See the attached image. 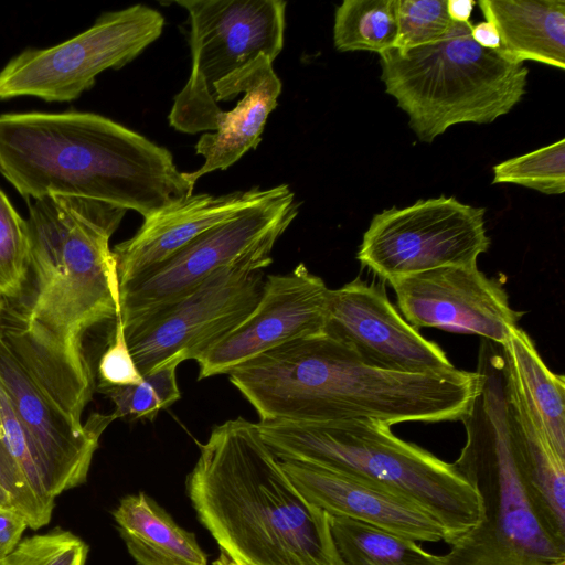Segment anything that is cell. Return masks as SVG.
<instances>
[{"label":"cell","mask_w":565,"mask_h":565,"mask_svg":"<svg viewBox=\"0 0 565 565\" xmlns=\"http://www.w3.org/2000/svg\"><path fill=\"white\" fill-rule=\"evenodd\" d=\"M227 375L259 422L372 419L391 426L460 420L479 390L476 371H384L323 333L264 352Z\"/></svg>","instance_id":"1"},{"label":"cell","mask_w":565,"mask_h":565,"mask_svg":"<svg viewBox=\"0 0 565 565\" xmlns=\"http://www.w3.org/2000/svg\"><path fill=\"white\" fill-rule=\"evenodd\" d=\"M0 173L25 200H94L147 218L193 194L172 153L99 114H0Z\"/></svg>","instance_id":"2"},{"label":"cell","mask_w":565,"mask_h":565,"mask_svg":"<svg viewBox=\"0 0 565 565\" xmlns=\"http://www.w3.org/2000/svg\"><path fill=\"white\" fill-rule=\"evenodd\" d=\"M200 522L239 565H341L329 515L307 501L243 417L215 426L186 481Z\"/></svg>","instance_id":"3"},{"label":"cell","mask_w":565,"mask_h":565,"mask_svg":"<svg viewBox=\"0 0 565 565\" xmlns=\"http://www.w3.org/2000/svg\"><path fill=\"white\" fill-rule=\"evenodd\" d=\"M126 210L99 201L49 195L29 201L28 324L79 370L90 328L120 315L116 260L109 246Z\"/></svg>","instance_id":"4"},{"label":"cell","mask_w":565,"mask_h":565,"mask_svg":"<svg viewBox=\"0 0 565 565\" xmlns=\"http://www.w3.org/2000/svg\"><path fill=\"white\" fill-rule=\"evenodd\" d=\"M260 437L281 460L319 466L395 490L429 511L447 544L483 519L480 498L454 463L372 419L259 422Z\"/></svg>","instance_id":"5"},{"label":"cell","mask_w":565,"mask_h":565,"mask_svg":"<svg viewBox=\"0 0 565 565\" xmlns=\"http://www.w3.org/2000/svg\"><path fill=\"white\" fill-rule=\"evenodd\" d=\"M0 386L40 460L55 499L86 482L111 414L82 415L94 390L92 372L39 337L18 303L6 300L0 322Z\"/></svg>","instance_id":"6"},{"label":"cell","mask_w":565,"mask_h":565,"mask_svg":"<svg viewBox=\"0 0 565 565\" xmlns=\"http://www.w3.org/2000/svg\"><path fill=\"white\" fill-rule=\"evenodd\" d=\"M471 26L470 21L452 22L435 41L379 54L385 92L423 142L457 124L493 122L526 92L524 64L477 44Z\"/></svg>","instance_id":"7"},{"label":"cell","mask_w":565,"mask_h":565,"mask_svg":"<svg viewBox=\"0 0 565 565\" xmlns=\"http://www.w3.org/2000/svg\"><path fill=\"white\" fill-rule=\"evenodd\" d=\"M476 372L479 390L460 418L466 441L454 465L477 491L482 520L526 552L563 561L565 545L545 529L512 444L502 347L481 339Z\"/></svg>","instance_id":"8"},{"label":"cell","mask_w":565,"mask_h":565,"mask_svg":"<svg viewBox=\"0 0 565 565\" xmlns=\"http://www.w3.org/2000/svg\"><path fill=\"white\" fill-rule=\"evenodd\" d=\"M189 13L192 68L168 119L185 134L214 131L222 109L213 87L259 55L273 62L284 46L282 0H179Z\"/></svg>","instance_id":"9"},{"label":"cell","mask_w":565,"mask_h":565,"mask_svg":"<svg viewBox=\"0 0 565 565\" xmlns=\"http://www.w3.org/2000/svg\"><path fill=\"white\" fill-rule=\"evenodd\" d=\"M274 246H264L217 269L175 302L124 327L141 375L162 362L198 360L239 326L257 306Z\"/></svg>","instance_id":"10"},{"label":"cell","mask_w":565,"mask_h":565,"mask_svg":"<svg viewBox=\"0 0 565 565\" xmlns=\"http://www.w3.org/2000/svg\"><path fill=\"white\" fill-rule=\"evenodd\" d=\"M163 15L145 4L102 13L85 31L45 49L29 47L0 71V100L72 102L97 76L134 61L162 33Z\"/></svg>","instance_id":"11"},{"label":"cell","mask_w":565,"mask_h":565,"mask_svg":"<svg viewBox=\"0 0 565 565\" xmlns=\"http://www.w3.org/2000/svg\"><path fill=\"white\" fill-rule=\"evenodd\" d=\"M298 210L289 185L267 189L257 202L204 232L149 274L120 286L124 327L181 299L217 269L274 246Z\"/></svg>","instance_id":"12"},{"label":"cell","mask_w":565,"mask_h":565,"mask_svg":"<svg viewBox=\"0 0 565 565\" xmlns=\"http://www.w3.org/2000/svg\"><path fill=\"white\" fill-rule=\"evenodd\" d=\"M483 207L438 196L375 214L356 258L391 282L447 266H477L490 247Z\"/></svg>","instance_id":"13"},{"label":"cell","mask_w":565,"mask_h":565,"mask_svg":"<svg viewBox=\"0 0 565 565\" xmlns=\"http://www.w3.org/2000/svg\"><path fill=\"white\" fill-rule=\"evenodd\" d=\"M323 334L380 370L433 375L457 370L438 344L398 313L384 287L360 278L329 290Z\"/></svg>","instance_id":"14"},{"label":"cell","mask_w":565,"mask_h":565,"mask_svg":"<svg viewBox=\"0 0 565 565\" xmlns=\"http://www.w3.org/2000/svg\"><path fill=\"white\" fill-rule=\"evenodd\" d=\"M390 285L403 318L417 330L477 334L502 347L522 318L504 287L478 266L440 267Z\"/></svg>","instance_id":"15"},{"label":"cell","mask_w":565,"mask_h":565,"mask_svg":"<svg viewBox=\"0 0 565 565\" xmlns=\"http://www.w3.org/2000/svg\"><path fill=\"white\" fill-rule=\"evenodd\" d=\"M329 288L305 264L266 277L249 316L198 360L199 380L227 374L290 341L323 333Z\"/></svg>","instance_id":"16"},{"label":"cell","mask_w":565,"mask_h":565,"mask_svg":"<svg viewBox=\"0 0 565 565\" xmlns=\"http://www.w3.org/2000/svg\"><path fill=\"white\" fill-rule=\"evenodd\" d=\"M281 465L303 498L328 515L362 522L415 542L447 543L439 521L395 490L306 462L285 460Z\"/></svg>","instance_id":"17"},{"label":"cell","mask_w":565,"mask_h":565,"mask_svg":"<svg viewBox=\"0 0 565 565\" xmlns=\"http://www.w3.org/2000/svg\"><path fill=\"white\" fill-rule=\"evenodd\" d=\"M266 190L191 194L143 218L134 236L111 249L119 287L149 274L204 232L257 202Z\"/></svg>","instance_id":"18"},{"label":"cell","mask_w":565,"mask_h":565,"mask_svg":"<svg viewBox=\"0 0 565 565\" xmlns=\"http://www.w3.org/2000/svg\"><path fill=\"white\" fill-rule=\"evenodd\" d=\"M281 88L273 61L266 55L257 56L214 85L216 103L231 100L239 94L243 98L233 109L222 110L214 132H205L199 138L195 152L204 158V163L193 172H184L191 185L194 186L204 174L226 170L248 150L257 148L267 118L278 106Z\"/></svg>","instance_id":"19"},{"label":"cell","mask_w":565,"mask_h":565,"mask_svg":"<svg viewBox=\"0 0 565 565\" xmlns=\"http://www.w3.org/2000/svg\"><path fill=\"white\" fill-rule=\"evenodd\" d=\"M500 36L505 57L565 68L564 0H480L477 2Z\"/></svg>","instance_id":"20"},{"label":"cell","mask_w":565,"mask_h":565,"mask_svg":"<svg viewBox=\"0 0 565 565\" xmlns=\"http://www.w3.org/2000/svg\"><path fill=\"white\" fill-rule=\"evenodd\" d=\"M508 382L535 429L565 457V379L548 369L518 327L502 345Z\"/></svg>","instance_id":"21"},{"label":"cell","mask_w":565,"mask_h":565,"mask_svg":"<svg viewBox=\"0 0 565 565\" xmlns=\"http://www.w3.org/2000/svg\"><path fill=\"white\" fill-rule=\"evenodd\" d=\"M118 532L138 565H206L192 532L143 492L124 497L113 512Z\"/></svg>","instance_id":"22"},{"label":"cell","mask_w":565,"mask_h":565,"mask_svg":"<svg viewBox=\"0 0 565 565\" xmlns=\"http://www.w3.org/2000/svg\"><path fill=\"white\" fill-rule=\"evenodd\" d=\"M508 418L512 444L540 518L550 535L565 545V457L535 429L509 382Z\"/></svg>","instance_id":"23"},{"label":"cell","mask_w":565,"mask_h":565,"mask_svg":"<svg viewBox=\"0 0 565 565\" xmlns=\"http://www.w3.org/2000/svg\"><path fill=\"white\" fill-rule=\"evenodd\" d=\"M341 565H443L417 542L354 520L329 515Z\"/></svg>","instance_id":"24"},{"label":"cell","mask_w":565,"mask_h":565,"mask_svg":"<svg viewBox=\"0 0 565 565\" xmlns=\"http://www.w3.org/2000/svg\"><path fill=\"white\" fill-rule=\"evenodd\" d=\"M397 0H344L335 10L333 44L338 51L381 54L394 47Z\"/></svg>","instance_id":"25"},{"label":"cell","mask_w":565,"mask_h":565,"mask_svg":"<svg viewBox=\"0 0 565 565\" xmlns=\"http://www.w3.org/2000/svg\"><path fill=\"white\" fill-rule=\"evenodd\" d=\"M180 363L179 359L172 358L143 374L137 384L97 387V391L113 402L115 419L153 420L160 411L181 397L177 382Z\"/></svg>","instance_id":"26"},{"label":"cell","mask_w":565,"mask_h":565,"mask_svg":"<svg viewBox=\"0 0 565 565\" xmlns=\"http://www.w3.org/2000/svg\"><path fill=\"white\" fill-rule=\"evenodd\" d=\"M443 565H551L499 533L482 520L450 544Z\"/></svg>","instance_id":"27"},{"label":"cell","mask_w":565,"mask_h":565,"mask_svg":"<svg viewBox=\"0 0 565 565\" xmlns=\"http://www.w3.org/2000/svg\"><path fill=\"white\" fill-rule=\"evenodd\" d=\"M492 183H513L544 194L565 192V139L495 164Z\"/></svg>","instance_id":"28"},{"label":"cell","mask_w":565,"mask_h":565,"mask_svg":"<svg viewBox=\"0 0 565 565\" xmlns=\"http://www.w3.org/2000/svg\"><path fill=\"white\" fill-rule=\"evenodd\" d=\"M30 273V244L25 218L0 189V298L17 300Z\"/></svg>","instance_id":"29"},{"label":"cell","mask_w":565,"mask_h":565,"mask_svg":"<svg viewBox=\"0 0 565 565\" xmlns=\"http://www.w3.org/2000/svg\"><path fill=\"white\" fill-rule=\"evenodd\" d=\"M87 544L74 533L55 527L29 536L2 562L3 565H85Z\"/></svg>","instance_id":"30"},{"label":"cell","mask_w":565,"mask_h":565,"mask_svg":"<svg viewBox=\"0 0 565 565\" xmlns=\"http://www.w3.org/2000/svg\"><path fill=\"white\" fill-rule=\"evenodd\" d=\"M0 440L15 468L40 500L54 508L55 499L46 489L38 454L1 386Z\"/></svg>","instance_id":"31"},{"label":"cell","mask_w":565,"mask_h":565,"mask_svg":"<svg viewBox=\"0 0 565 565\" xmlns=\"http://www.w3.org/2000/svg\"><path fill=\"white\" fill-rule=\"evenodd\" d=\"M451 23L447 0H397L394 47L406 50L427 44L441 36Z\"/></svg>","instance_id":"32"},{"label":"cell","mask_w":565,"mask_h":565,"mask_svg":"<svg viewBox=\"0 0 565 565\" xmlns=\"http://www.w3.org/2000/svg\"><path fill=\"white\" fill-rule=\"evenodd\" d=\"M0 508L19 512L32 530L49 524L54 508L46 505L23 479L0 440Z\"/></svg>","instance_id":"33"},{"label":"cell","mask_w":565,"mask_h":565,"mask_svg":"<svg viewBox=\"0 0 565 565\" xmlns=\"http://www.w3.org/2000/svg\"><path fill=\"white\" fill-rule=\"evenodd\" d=\"M97 376V387L132 385L142 380L127 344L120 316L115 319L113 338L99 359Z\"/></svg>","instance_id":"34"},{"label":"cell","mask_w":565,"mask_h":565,"mask_svg":"<svg viewBox=\"0 0 565 565\" xmlns=\"http://www.w3.org/2000/svg\"><path fill=\"white\" fill-rule=\"evenodd\" d=\"M26 527L23 515L12 509L0 508V563L15 550Z\"/></svg>","instance_id":"35"},{"label":"cell","mask_w":565,"mask_h":565,"mask_svg":"<svg viewBox=\"0 0 565 565\" xmlns=\"http://www.w3.org/2000/svg\"><path fill=\"white\" fill-rule=\"evenodd\" d=\"M471 36L480 46L489 50L500 47V36L495 26L488 21H482L471 26Z\"/></svg>","instance_id":"36"},{"label":"cell","mask_w":565,"mask_h":565,"mask_svg":"<svg viewBox=\"0 0 565 565\" xmlns=\"http://www.w3.org/2000/svg\"><path fill=\"white\" fill-rule=\"evenodd\" d=\"M473 0H447V13L452 22H469L473 7Z\"/></svg>","instance_id":"37"},{"label":"cell","mask_w":565,"mask_h":565,"mask_svg":"<svg viewBox=\"0 0 565 565\" xmlns=\"http://www.w3.org/2000/svg\"><path fill=\"white\" fill-rule=\"evenodd\" d=\"M213 565H239V564L235 563L234 561L230 559L227 556L222 554L221 557L216 562L213 563Z\"/></svg>","instance_id":"38"},{"label":"cell","mask_w":565,"mask_h":565,"mask_svg":"<svg viewBox=\"0 0 565 565\" xmlns=\"http://www.w3.org/2000/svg\"><path fill=\"white\" fill-rule=\"evenodd\" d=\"M4 306H6V300L0 298V322H1V317H2Z\"/></svg>","instance_id":"39"},{"label":"cell","mask_w":565,"mask_h":565,"mask_svg":"<svg viewBox=\"0 0 565 565\" xmlns=\"http://www.w3.org/2000/svg\"><path fill=\"white\" fill-rule=\"evenodd\" d=\"M551 565H565V559H563V561H558V562L553 563V564H551Z\"/></svg>","instance_id":"40"},{"label":"cell","mask_w":565,"mask_h":565,"mask_svg":"<svg viewBox=\"0 0 565 565\" xmlns=\"http://www.w3.org/2000/svg\"><path fill=\"white\" fill-rule=\"evenodd\" d=\"M0 565H3L2 563H0Z\"/></svg>","instance_id":"41"}]
</instances>
